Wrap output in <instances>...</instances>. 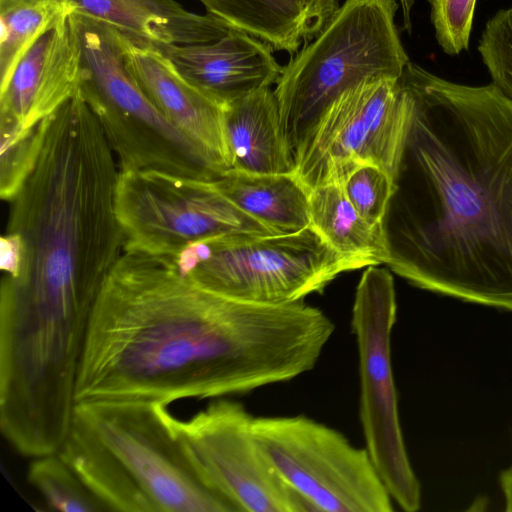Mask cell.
<instances>
[{
	"instance_id": "1",
	"label": "cell",
	"mask_w": 512,
	"mask_h": 512,
	"mask_svg": "<svg viewBox=\"0 0 512 512\" xmlns=\"http://www.w3.org/2000/svg\"><path fill=\"white\" fill-rule=\"evenodd\" d=\"M334 330L304 301L230 298L184 277L168 256L123 250L92 311L75 401L247 393L312 370Z\"/></svg>"
},
{
	"instance_id": "2",
	"label": "cell",
	"mask_w": 512,
	"mask_h": 512,
	"mask_svg": "<svg viewBox=\"0 0 512 512\" xmlns=\"http://www.w3.org/2000/svg\"><path fill=\"white\" fill-rule=\"evenodd\" d=\"M410 124L391 269L413 285L512 312V101L409 62Z\"/></svg>"
},
{
	"instance_id": "3",
	"label": "cell",
	"mask_w": 512,
	"mask_h": 512,
	"mask_svg": "<svg viewBox=\"0 0 512 512\" xmlns=\"http://www.w3.org/2000/svg\"><path fill=\"white\" fill-rule=\"evenodd\" d=\"M116 160L80 89L44 119L37 161L10 201L5 233L19 263L0 287V332L28 356L63 360L84 346L124 248Z\"/></svg>"
},
{
	"instance_id": "4",
	"label": "cell",
	"mask_w": 512,
	"mask_h": 512,
	"mask_svg": "<svg viewBox=\"0 0 512 512\" xmlns=\"http://www.w3.org/2000/svg\"><path fill=\"white\" fill-rule=\"evenodd\" d=\"M57 453L107 511L236 512L186 464L161 403L77 402Z\"/></svg>"
},
{
	"instance_id": "5",
	"label": "cell",
	"mask_w": 512,
	"mask_h": 512,
	"mask_svg": "<svg viewBox=\"0 0 512 512\" xmlns=\"http://www.w3.org/2000/svg\"><path fill=\"white\" fill-rule=\"evenodd\" d=\"M396 0H344L293 56L274 93L293 154L322 112L371 78L399 79L410 62L396 26Z\"/></svg>"
},
{
	"instance_id": "6",
	"label": "cell",
	"mask_w": 512,
	"mask_h": 512,
	"mask_svg": "<svg viewBox=\"0 0 512 512\" xmlns=\"http://www.w3.org/2000/svg\"><path fill=\"white\" fill-rule=\"evenodd\" d=\"M71 16L82 50L80 91L118 159L119 170L219 178L223 172L217 164L161 114L129 74L119 30L81 11Z\"/></svg>"
},
{
	"instance_id": "7",
	"label": "cell",
	"mask_w": 512,
	"mask_h": 512,
	"mask_svg": "<svg viewBox=\"0 0 512 512\" xmlns=\"http://www.w3.org/2000/svg\"><path fill=\"white\" fill-rule=\"evenodd\" d=\"M168 257L204 289L269 305L303 301L338 275L364 267L332 250L310 226L288 234L206 238Z\"/></svg>"
},
{
	"instance_id": "8",
	"label": "cell",
	"mask_w": 512,
	"mask_h": 512,
	"mask_svg": "<svg viewBox=\"0 0 512 512\" xmlns=\"http://www.w3.org/2000/svg\"><path fill=\"white\" fill-rule=\"evenodd\" d=\"M397 302L390 272L368 266L356 288L351 326L360 377V421L366 449L392 500L401 509L421 507V486L406 450L391 361Z\"/></svg>"
},
{
	"instance_id": "9",
	"label": "cell",
	"mask_w": 512,
	"mask_h": 512,
	"mask_svg": "<svg viewBox=\"0 0 512 512\" xmlns=\"http://www.w3.org/2000/svg\"><path fill=\"white\" fill-rule=\"evenodd\" d=\"M410 124L399 79L371 78L341 93L294 151V173L311 190L374 164L396 181Z\"/></svg>"
},
{
	"instance_id": "10",
	"label": "cell",
	"mask_w": 512,
	"mask_h": 512,
	"mask_svg": "<svg viewBox=\"0 0 512 512\" xmlns=\"http://www.w3.org/2000/svg\"><path fill=\"white\" fill-rule=\"evenodd\" d=\"M253 433L279 476L314 511H393L368 450L341 432L298 415L255 417Z\"/></svg>"
},
{
	"instance_id": "11",
	"label": "cell",
	"mask_w": 512,
	"mask_h": 512,
	"mask_svg": "<svg viewBox=\"0 0 512 512\" xmlns=\"http://www.w3.org/2000/svg\"><path fill=\"white\" fill-rule=\"evenodd\" d=\"M116 214L123 250L173 256L190 243L230 234H273L204 180L153 169L119 170Z\"/></svg>"
},
{
	"instance_id": "12",
	"label": "cell",
	"mask_w": 512,
	"mask_h": 512,
	"mask_svg": "<svg viewBox=\"0 0 512 512\" xmlns=\"http://www.w3.org/2000/svg\"><path fill=\"white\" fill-rule=\"evenodd\" d=\"M162 414L192 472L236 512L314 511L264 455L243 404L219 399L188 419L162 404Z\"/></svg>"
},
{
	"instance_id": "13",
	"label": "cell",
	"mask_w": 512,
	"mask_h": 512,
	"mask_svg": "<svg viewBox=\"0 0 512 512\" xmlns=\"http://www.w3.org/2000/svg\"><path fill=\"white\" fill-rule=\"evenodd\" d=\"M129 74L161 114L226 173L232 160L224 107L189 82L157 46L137 42L119 31Z\"/></svg>"
},
{
	"instance_id": "14",
	"label": "cell",
	"mask_w": 512,
	"mask_h": 512,
	"mask_svg": "<svg viewBox=\"0 0 512 512\" xmlns=\"http://www.w3.org/2000/svg\"><path fill=\"white\" fill-rule=\"evenodd\" d=\"M71 15L36 40L0 88V124L31 128L80 88L82 50Z\"/></svg>"
},
{
	"instance_id": "15",
	"label": "cell",
	"mask_w": 512,
	"mask_h": 512,
	"mask_svg": "<svg viewBox=\"0 0 512 512\" xmlns=\"http://www.w3.org/2000/svg\"><path fill=\"white\" fill-rule=\"evenodd\" d=\"M179 72L212 100L227 104L276 84L283 66L261 40L231 29L217 40L160 48Z\"/></svg>"
},
{
	"instance_id": "16",
	"label": "cell",
	"mask_w": 512,
	"mask_h": 512,
	"mask_svg": "<svg viewBox=\"0 0 512 512\" xmlns=\"http://www.w3.org/2000/svg\"><path fill=\"white\" fill-rule=\"evenodd\" d=\"M85 14L115 27L137 42L159 48L217 40L231 28L208 13L198 14L176 0H70Z\"/></svg>"
},
{
	"instance_id": "17",
	"label": "cell",
	"mask_w": 512,
	"mask_h": 512,
	"mask_svg": "<svg viewBox=\"0 0 512 512\" xmlns=\"http://www.w3.org/2000/svg\"><path fill=\"white\" fill-rule=\"evenodd\" d=\"M224 122L232 169L267 174L294 172V154L274 89L261 88L227 104Z\"/></svg>"
},
{
	"instance_id": "18",
	"label": "cell",
	"mask_w": 512,
	"mask_h": 512,
	"mask_svg": "<svg viewBox=\"0 0 512 512\" xmlns=\"http://www.w3.org/2000/svg\"><path fill=\"white\" fill-rule=\"evenodd\" d=\"M214 182L235 206L273 234L294 233L310 226V190L294 172L231 169Z\"/></svg>"
},
{
	"instance_id": "19",
	"label": "cell",
	"mask_w": 512,
	"mask_h": 512,
	"mask_svg": "<svg viewBox=\"0 0 512 512\" xmlns=\"http://www.w3.org/2000/svg\"><path fill=\"white\" fill-rule=\"evenodd\" d=\"M309 219L310 227L339 255L364 267L392 262L393 248L387 229L361 217L340 183L310 190Z\"/></svg>"
},
{
	"instance_id": "20",
	"label": "cell",
	"mask_w": 512,
	"mask_h": 512,
	"mask_svg": "<svg viewBox=\"0 0 512 512\" xmlns=\"http://www.w3.org/2000/svg\"><path fill=\"white\" fill-rule=\"evenodd\" d=\"M75 10L70 0H0V88L36 40Z\"/></svg>"
},
{
	"instance_id": "21",
	"label": "cell",
	"mask_w": 512,
	"mask_h": 512,
	"mask_svg": "<svg viewBox=\"0 0 512 512\" xmlns=\"http://www.w3.org/2000/svg\"><path fill=\"white\" fill-rule=\"evenodd\" d=\"M27 478L52 510L107 511L57 452L35 457L28 468Z\"/></svg>"
},
{
	"instance_id": "22",
	"label": "cell",
	"mask_w": 512,
	"mask_h": 512,
	"mask_svg": "<svg viewBox=\"0 0 512 512\" xmlns=\"http://www.w3.org/2000/svg\"><path fill=\"white\" fill-rule=\"evenodd\" d=\"M44 120L31 128L0 124V196L12 201L33 169L42 145Z\"/></svg>"
},
{
	"instance_id": "23",
	"label": "cell",
	"mask_w": 512,
	"mask_h": 512,
	"mask_svg": "<svg viewBox=\"0 0 512 512\" xmlns=\"http://www.w3.org/2000/svg\"><path fill=\"white\" fill-rule=\"evenodd\" d=\"M340 184L361 217L371 224H383L397 191L396 181L386 170L374 164H362Z\"/></svg>"
},
{
	"instance_id": "24",
	"label": "cell",
	"mask_w": 512,
	"mask_h": 512,
	"mask_svg": "<svg viewBox=\"0 0 512 512\" xmlns=\"http://www.w3.org/2000/svg\"><path fill=\"white\" fill-rule=\"evenodd\" d=\"M478 51L492 83L512 101V7L488 20Z\"/></svg>"
},
{
	"instance_id": "25",
	"label": "cell",
	"mask_w": 512,
	"mask_h": 512,
	"mask_svg": "<svg viewBox=\"0 0 512 512\" xmlns=\"http://www.w3.org/2000/svg\"><path fill=\"white\" fill-rule=\"evenodd\" d=\"M439 46L449 55L468 49L476 0H429Z\"/></svg>"
},
{
	"instance_id": "26",
	"label": "cell",
	"mask_w": 512,
	"mask_h": 512,
	"mask_svg": "<svg viewBox=\"0 0 512 512\" xmlns=\"http://www.w3.org/2000/svg\"><path fill=\"white\" fill-rule=\"evenodd\" d=\"M500 485L504 495L505 510L512 512V464L501 473Z\"/></svg>"
},
{
	"instance_id": "27",
	"label": "cell",
	"mask_w": 512,
	"mask_h": 512,
	"mask_svg": "<svg viewBox=\"0 0 512 512\" xmlns=\"http://www.w3.org/2000/svg\"><path fill=\"white\" fill-rule=\"evenodd\" d=\"M401 9H402V16H403V23L405 29L410 32L411 31V11L414 4V0H399Z\"/></svg>"
}]
</instances>
